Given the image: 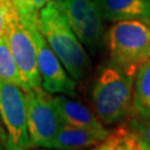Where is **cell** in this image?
Masks as SVG:
<instances>
[{"label": "cell", "mask_w": 150, "mask_h": 150, "mask_svg": "<svg viewBox=\"0 0 150 150\" xmlns=\"http://www.w3.org/2000/svg\"><path fill=\"white\" fill-rule=\"evenodd\" d=\"M0 150H7V134L0 119Z\"/></svg>", "instance_id": "obj_19"}, {"label": "cell", "mask_w": 150, "mask_h": 150, "mask_svg": "<svg viewBox=\"0 0 150 150\" xmlns=\"http://www.w3.org/2000/svg\"><path fill=\"white\" fill-rule=\"evenodd\" d=\"M86 150H118L117 134H115V131L112 130L105 140H102L101 142H99L98 145L93 146L91 148H88Z\"/></svg>", "instance_id": "obj_17"}, {"label": "cell", "mask_w": 150, "mask_h": 150, "mask_svg": "<svg viewBox=\"0 0 150 150\" xmlns=\"http://www.w3.org/2000/svg\"><path fill=\"white\" fill-rule=\"evenodd\" d=\"M52 99L64 125L91 129L105 128L103 123L97 115L83 103L72 99V97L67 95H56L52 97Z\"/></svg>", "instance_id": "obj_11"}, {"label": "cell", "mask_w": 150, "mask_h": 150, "mask_svg": "<svg viewBox=\"0 0 150 150\" xmlns=\"http://www.w3.org/2000/svg\"><path fill=\"white\" fill-rule=\"evenodd\" d=\"M130 128L139 134V137L144 140V142L150 148V118L141 119L132 117V120L130 122Z\"/></svg>", "instance_id": "obj_16"}, {"label": "cell", "mask_w": 150, "mask_h": 150, "mask_svg": "<svg viewBox=\"0 0 150 150\" xmlns=\"http://www.w3.org/2000/svg\"><path fill=\"white\" fill-rule=\"evenodd\" d=\"M111 131L64 125L54 139L47 145V149L86 150L105 140Z\"/></svg>", "instance_id": "obj_9"}, {"label": "cell", "mask_w": 150, "mask_h": 150, "mask_svg": "<svg viewBox=\"0 0 150 150\" xmlns=\"http://www.w3.org/2000/svg\"><path fill=\"white\" fill-rule=\"evenodd\" d=\"M39 150H47V149H39Z\"/></svg>", "instance_id": "obj_21"}, {"label": "cell", "mask_w": 150, "mask_h": 150, "mask_svg": "<svg viewBox=\"0 0 150 150\" xmlns=\"http://www.w3.org/2000/svg\"><path fill=\"white\" fill-rule=\"evenodd\" d=\"M51 0H12L19 18L23 25H35L39 22V13Z\"/></svg>", "instance_id": "obj_14"}, {"label": "cell", "mask_w": 150, "mask_h": 150, "mask_svg": "<svg viewBox=\"0 0 150 150\" xmlns=\"http://www.w3.org/2000/svg\"><path fill=\"white\" fill-rule=\"evenodd\" d=\"M8 4H0V37L6 33L7 18H8Z\"/></svg>", "instance_id": "obj_18"}, {"label": "cell", "mask_w": 150, "mask_h": 150, "mask_svg": "<svg viewBox=\"0 0 150 150\" xmlns=\"http://www.w3.org/2000/svg\"><path fill=\"white\" fill-rule=\"evenodd\" d=\"M6 36L26 86V91L41 88V76L38 68L36 45L30 32L22 25L12 2L8 5Z\"/></svg>", "instance_id": "obj_5"}, {"label": "cell", "mask_w": 150, "mask_h": 150, "mask_svg": "<svg viewBox=\"0 0 150 150\" xmlns=\"http://www.w3.org/2000/svg\"><path fill=\"white\" fill-rule=\"evenodd\" d=\"M113 131L117 134L118 150H150L139 134L130 128V126H119Z\"/></svg>", "instance_id": "obj_15"}, {"label": "cell", "mask_w": 150, "mask_h": 150, "mask_svg": "<svg viewBox=\"0 0 150 150\" xmlns=\"http://www.w3.org/2000/svg\"><path fill=\"white\" fill-rule=\"evenodd\" d=\"M12 0H0V4H8V2H11Z\"/></svg>", "instance_id": "obj_20"}, {"label": "cell", "mask_w": 150, "mask_h": 150, "mask_svg": "<svg viewBox=\"0 0 150 150\" xmlns=\"http://www.w3.org/2000/svg\"><path fill=\"white\" fill-rule=\"evenodd\" d=\"M109 64L136 74L150 59V27L136 20L115 22L106 35Z\"/></svg>", "instance_id": "obj_3"}, {"label": "cell", "mask_w": 150, "mask_h": 150, "mask_svg": "<svg viewBox=\"0 0 150 150\" xmlns=\"http://www.w3.org/2000/svg\"><path fill=\"white\" fill-rule=\"evenodd\" d=\"M23 26L30 32L37 48L38 68L41 76V88L50 95H67L75 97L77 95L75 79L68 74L57 54L49 46L46 38L43 37L39 28V22Z\"/></svg>", "instance_id": "obj_8"}, {"label": "cell", "mask_w": 150, "mask_h": 150, "mask_svg": "<svg viewBox=\"0 0 150 150\" xmlns=\"http://www.w3.org/2000/svg\"><path fill=\"white\" fill-rule=\"evenodd\" d=\"M103 18L111 22L136 20L150 27V0H96Z\"/></svg>", "instance_id": "obj_10"}, {"label": "cell", "mask_w": 150, "mask_h": 150, "mask_svg": "<svg viewBox=\"0 0 150 150\" xmlns=\"http://www.w3.org/2000/svg\"><path fill=\"white\" fill-rule=\"evenodd\" d=\"M134 76L111 64L97 76L91 98L95 112L103 125H115L130 116Z\"/></svg>", "instance_id": "obj_2"}, {"label": "cell", "mask_w": 150, "mask_h": 150, "mask_svg": "<svg viewBox=\"0 0 150 150\" xmlns=\"http://www.w3.org/2000/svg\"><path fill=\"white\" fill-rule=\"evenodd\" d=\"M0 79L12 82L26 91V86L12 56L6 33L0 37Z\"/></svg>", "instance_id": "obj_13"}, {"label": "cell", "mask_w": 150, "mask_h": 150, "mask_svg": "<svg viewBox=\"0 0 150 150\" xmlns=\"http://www.w3.org/2000/svg\"><path fill=\"white\" fill-rule=\"evenodd\" d=\"M28 131L31 147L46 148L62 128L64 122L52 96L42 88L26 91Z\"/></svg>", "instance_id": "obj_7"}, {"label": "cell", "mask_w": 150, "mask_h": 150, "mask_svg": "<svg viewBox=\"0 0 150 150\" xmlns=\"http://www.w3.org/2000/svg\"><path fill=\"white\" fill-rule=\"evenodd\" d=\"M82 45L97 54L105 40L103 16L96 0H56Z\"/></svg>", "instance_id": "obj_6"}, {"label": "cell", "mask_w": 150, "mask_h": 150, "mask_svg": "<svg viewBox=\"0 0 150 150\" xmlns=\"http://www.w3.org/2000/svg\"><path fill=\"white\" fill-rule=\"evenodd\" d=\"M0 119L7 134V150L31 148L26 91L21 87L2 79H0Z\"/></svg>", "instance_id": "obj_4"}, {"label": "cell", "mask_w": 150, "mask_h": 150, "mask_svg": "<svg viewBox=\"0 0 150 150\" xmlns=\"http://www.w3.org/2000/svg\"><path fill=\"white\" fill-rule=\"evenodd\" d=\"M39 28L68 74L75 80L87 78L92 67L90 57L56 0H51L41 9Z\"/></svg>", "instance_id": "obj_1"}, {"label": "cell", "mask_w": 150, "mask_h": 150, "mask_svg": "<svg viewBox=\"0 0 150 150\" xmlns=\"http://www.w3.org/2000/svg\"><path fill=\"white\" fill-rule=\"evenodd\" d=\"M131 117L150 118V59L146 60L136 71Z\"/></svg>", "instance_id": "obj_12"}]
</instances>
